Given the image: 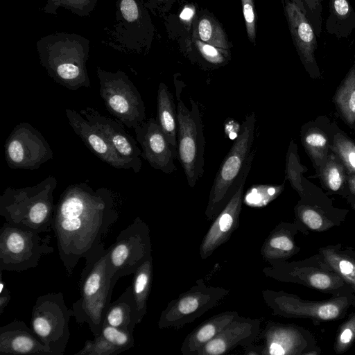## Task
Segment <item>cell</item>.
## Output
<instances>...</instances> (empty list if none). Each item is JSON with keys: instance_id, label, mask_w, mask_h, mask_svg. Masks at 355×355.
<instances>
[{"instance_id": "6da1fadb", "label": "cell", "mask_w": 355, "mask_h": 355, "mask_svg": "<svg viewBox=\"0 0 355 355\" xmlns=\"http://www.w3.org/2000/svg\"><path fill=\"white\" fill-rule=\"evenodd\" d=\"M118 218L112 193L87 183L69 185L55 205L52 230L58 254L70 276L81 258L101 242Z\"/></svg>"}, {"instance_id": "7a4b0ae2", "label": "cell", "mask_w": 355, "mask_h": 355, "mask_svg": "<svg viewBox=\"0 0 355 355\" xmlns=\"http://www.w3.org/2000/svg\"><path fill=\"white\" fill-rule=\"evenodd\" d=\"M85 259V266L78 281L80 297L72 304L73 316L80 324L87 323L96 337L101 333L114 286L104 243Z\"/></svg>"}, {"instance_id": "3957f363", "label": "cell", "mask_w": 355, "mask_h": 355, "mask_svg": "<svg viewBox=\"0 0 355 355\" xmlns=\"http://www.w3.org/2000/svg\"><path fill=\"white\" fill-rule=\"evenodd\" d=\"M57 180L49 175L34 186L8 187L0 196V215L6 222L37 233L52 230L55 205L53 193Z\"/></svg>"}, {"instance_id": "277c9868", "label": "cell", "mask_w": 355, "mask_h": 355, "mask_svg": "<svg viewBox=\"0 0 355 355\" xmlns=\"http://www.w3.org/2000/svg\"><path fill=\"white\" fill-rule=\"evenodd\" d=\"M257 116L248 114L239 135L221 162L210 189L205 216L213 220L235 193L252 152Z\"/></svg>"}, {"instance_id": "5b68a950", "label": "cell", "mask_w": 355, "mask_h": 355, "mask_svg": "<svg viewBox=\"0 0 355 355\" xmlns=\"http://www.w3.org/2000/svg\"><path fill=\"white\" fill-rule=\"evenodd\" d=\"M178 113V159L188 185L193 188L204 174L205 136L200 107L191 97V109L176 92Z\"/></svg>"}, {"instance_id": "8992f818", "label": "cell", "mask_w": 355, "mask_h": 355, "mask_svg": "<svg viewBox=\"0 0 355 355\" xmlns=\"http://www.w3.org/2000/svg\"><path fill=\"white\" fill-rule=\"evenodd\" d=\"M72 309L62 293L39 296L32 309L30 327L53 355H63L70 337L69 323Z\"/></svg>"}, {"instance_id": "52a82bcc", "label": "cell", "mask_w": 355, "mask_h": 355, "mask_svg": "<svg viewBox=\"0 0 355 355\" xmlns=\"http://www.w3.org/2000/svg\"><path fill=\"white\" fill-rule=\"evenodd\" d=\"M51 236L4 223L0 230V271L21 272L39 265L41 258L53 252Z\"/></svg>"}, {"instance_id": "ba28073f", "label": "cell", "mask_w": 355, "mask_h": 355, "mask_svg": "<svg viewBox=\"0 0 355 355\" xmlns=\"http://www.w3.org/2000/svg\"><path fill=\"white\" fill-rule=\"evenodd\" d=\"M99 94L105 109L129 128L146 120V106L141 96L129 77L121 71L116 73L98 68Z\"/></svg>"}, {"instance_id": "9c48e42d", "label": "cell", "mask_w": 355, "mask_h": 355, "mask_svg": "<svg viewBox=\"0 0 355 355\" xmlns=\"http://www.w3.org/2000/svg\"><path fill=\"white\" fill-rule=\"evenodd\" d=\"M107 262L114 286L123 277L134 274L152 257L150 229L140 218L121 230L114 243L108 248Z\"/></svg>"}, {"instance_id": "30bf717a", "label": "cell", "mask_w": 355, "mask_h": 355, "mask_svg": "<svg viewBox=\"0 0 355 355\" xmlns=\"http://www.w3.org/2000/svg\"><path fill=\"white\" fill-rule=\"evenodd\" d=\"M196 283L168 303L157 322L159 329H179L193 322L215 307L230 293L225 288L207 286L202 278Z\"/></svg>"}, {"instance_id": "8fae6325", "label": "cell", "mask_w": 355, "mask_h": 355, "mask_svg": "<svg viewBox=\"0 0 355 355\" xmlns=\"http://www.w3.org/2000/svg\"><path fill=\"white\" fill-rule=\"evenodd\" d=\"M4 154L9 168L31 171L38 169L53 156L44 137L27 122L14 127L6 141Z\"/></svg>"}, {"instance_id": "7c38bea8", "label": "cell", "mask_w": 355, "mask_h": 355, "mask_svg": "<svg viewBox=\"0 0 355 355\" xmlns=\"http://www.w3.org/2000/svg\"><path fill=\"white\" fill-rule=\"evenodd\" d=\"M256 149H253L245 167L239 184L225 207L213 220L200 245V256L204 260L225 243L239 225L243 202L245 184L252 165Z\"/></svg>"}, {"instance_id": "4fadbf2b", "label": "cell", "mask_w": 355, "mask_h": 355, "mask_svg": "<svg viewBox=\"0 0 355 355\" xmlns=\"http://www.w3.org/2000/svg\"><path fill=\"white\" fill-rule=\"evenodd\" d=\"M135 137L141 150V158L154 169L166 174L176 170L174 159L178 153L172 148L155 118L145 120L134 128Z\"/></svg>"}, {"instance_id": "5bb4252c", "label": "cell", "mask_w": 355, "mask_h": 355, "mask_svg": "<svg viewBox=\"0 0 355 355\" xmlns=\"http://www.w3.org/2000/svg\"><path fill=\"white\" fill-rule=\"evenodd\" d=\"M285 13L293 44L305 70L313 79L321 78L315 58L317 36L312 26L299 8L290 0L285 1Z\"/></svg>"}, {"instance_id": "9a60e30c", "label": "cell", "mask_w": 355, "mask_h": 355, "mask_svg": "<svg viewBox=\"0 0 355 355\" xmlns=\"http://www.w3.org/2000/svg\"><path fill=\"white\" fill-rule=\"evenodd\" d=\"M65 113L73 132L98 158L115 168L132 169L138 173L135 164L119 155L104 135L80 112L66 108Z\"/></svg>"}, {"instance_id": "2e32d148", "label": "cell", "mask_w": 355, "mask_h": 355, "mask_svg": "<svg viewBox=\"0 0 355 355\" xmlns=\"http://www.w3.org/2000/svg\"><path fill=\"white\" fill-rule=\"evenodd\" d=\"M261 323L260 318H245L238 314L214 339L202 347L197 355H223L236 347H245L258 338Z\"/></svg>"}, {"instance_id": "e0dca14e", "label": "cell", "mask_w": 355, "mask_h": 355, "mask_svg": "<svg viewBox=\"0 0 355 355\" xmlns=\"http://www.w3.org/2000/svg\"><path fill=\"white\" fill-rule=\"evenodd\" d=\"M80 113L104 135L119 155L132 162L138 173L141 171V150L137 140L125 131L122 123L89 107L80 110Z\"/></svg>"}, {"instance_id": "ac0fdd59", "label": "cell", "mask_w": 355, "mask_h": 355, "mask_svg": "<svg viewBox=\"0 0 355 355\" xmlns=\"http://www.w3.org/2000/svg\"><path fill=\"white\" fill-rule=\"evenodd\" d=\"M261 293L264 302L272 309L273 314L280 316L311 315L323 320H331L338 317L340 312L338 306L332 303L308 306L294 296L282 291L265 289Z\"/></svg>"}, {"instance_id": "d6986e66", "label": "cell", "mask_w": 355, "mask_h": 355, "mask_svg": "<svg viewBox=\"0 0 355 355\" xmlns=\"http://www.w3.org/2000/svg\"><path fill=\"white\" fill-rule=\"evenodd\" d=\"M0 354L53 355L31 328L19 320L0 328Z\"/></svg>"}, {"instance_id": "ffe728a7", "label": "cell", "mask_w": 355, "mask_h": 355, "mask_svg": "<svg viewBox=\"0 0 355 355\" xmlns=\"http://www.w3.org/2000/svg\"><path fill=\"white\" fill-rule=\"evenodd\" d=\"M327 119H317L304 124L301 129V141L318 175L331 151L330 145L335 128Z\"/></svg>"}, {"instance_id": "44dd1931", "label": "cell", "mask_w": 355, "mask_h": 355, "mask_svg": "<svg viewBox=\"0 0 355 355\" xmlns=\"http://www.w3.org/2000/svg\"><path fill=\"white\" fill-rule=\"evenodd\" d=\"M238 314L236 311H226L204 320L185 337L180 352L183 355H197L200 349L214 339Z\"/></svg>"}, {"instance_id": "7402d4cb", "label": "cell", "mask_w": 355, "mask_h": 355, "mask_svg": "<svg viewBox=\"0 0 355 355\" xmlns=\"http://www.w3.org/2000/svg\"><path fill=\"white\" fill-rule=\"evenodd\" d=\"M263 341V355H286L297 352L300 335L291 326L269 321L258 336Z\"/></svg>"}, {"instance_id": "603a6c76", "label": "cell", "mask_w": 355, "mask_h": 355, "mask_svg": "<svg viewBox=\"0 0 355 355\" xmlns=\"http://www.w3.org/2000/svg\"><path fill=\"white\" fill-rule=\"evenodd\" d=\"M140 323L131 285L128 286L119 298L110 302L104 323L134 332L135 326Z\"/></svg>"}, {"instance_id": "cb8c5ba5", "label": "cell", "mask_w": 355, "mask_h": 355, "mask_svg": "<svg viewBox=\"0 0 355 355\" xmlns=\"http://www.w3.org/2000/svg\"><path fill=\"white\" fill-rule=\"evenodd\" d=\"M157 123L173 150L178 153V113L173 96L161 83L157 96Z\"/></svg>"}, {"instance_id": "d4e9b609", "label": "cell", "mask_w": 355, "mask_h": 355, "mask_svg": "<svg viewBox=\"0 0 355 355\" xmlns=\"http://www.w3.org/2000/svg\"><path fill=\"white\" fill-rule=\"evenodd\" d=\"M288 225L281 223L273 229L263 241L261 255L264 262L270 265L282 262L295 250V244Z\"/></svg>"}, {"instance_id": "484cf974", "label": "cell", "mask_w": 355, "mask_h": 355, "mask_svg": "<svg viewBox=\"0 0 355 355\" xmlns=\"http://www.w3.org/2000/svg\"><path fill=\"white\" fill-rule=\"evenodd\" d=\"M325 29L338 39L347 38L352 35L355 29V10L350 0H329Z\"/></svg>"}, {"instance_id": "4316f807", "label": "cell", "mask_w": 355, "mask_h": 355, "mask_svg": "<svg viewBox=\"0 0 355 355\" xmlns=\"http://www.w3.org/2000/svg\"><path fill=\"white\" fill-rule=\"evenodd\" d=\"M333 101L342 119L355 130V54L354 63L338 87Z\"/></svg>"}, {"instance_id": "83f0119b", "label": "cell", "mask_w": 355, "mask_h": 355, "mask_svg": "<svg viewBox=\"0 0 355 355\" xmlns=\"http://www.w3.org/2000/svg\"><path fill=\"white\" fill-rule=\"evenodd\" d=\"M153 280V257L144 263L133 274L132 289L139 322L146 313L147 302Z\"/></svg>"}, {"instance_id": "f1b7e54d", "label": "cell", "mask_w": 355, "mask_h": 355, "mask_svg": "<svg viewBox=\"0 0 355 355\" xmlns=\"http://www.w3.org/2000/svg\"><path fill=\"white\" fill-rule=\"evenodd\" d=\"M322 185L329 191L338 192L347 187V175L344 165L331 151L324 166L317 175Z\"/></svg>"}, {"instance_id": "f546056e", "label": "cell", "mask_w": 355, "mask_h": 355, "mask_svg": "<svg viewBox=\"0 0 355 355\" xmlns=\"http://www.w3.org/2000/svg\"><path fill=\"white\" fill-rule=\"evenodd\" d=\"M330 149L344 165L347 175L355 174V142L339 128L335 130Z\"/></svg>"}, {"instance_id": "4dcf8cb0", "label": "cell", "mask_w": 355, "mask_h": 355, "mask_svg": "<svg viewBox=\"0 0 355 355\" xmlns=\"http://www.w3.org/2000/svg\"><path fill=\"white\" fill-rule=\"evenodd\" d=\"M284 189V182L280 185H253L243 195V202L248 206L255 208L265 207L277 198Z\"/></svg>"}, {"instance_id": "1f68e13d", "label": "cell", "mask_w": 355, "mask_h": 355, "mask_svg": "<svg viewBox=\"0 0 355 355\" xmlns=\"http://www.w3.org/2000/svg\"><path fill=\"white\" fill-rule=\"evenodd\" d=\"M197 35L205 43L220 49L227 50L229 45L225 35L218 24L211 17H202L198 24Z\"/></svg>"}, {"instance_id": "d6a6232c", "label": "cell", "mask_w": 355, "mask_h": 355, "mask_svg": "<svg viewBox=\"0 0 355 355\" xmlns=\"http://www.w3.org/2000/svg\"><path fill=\"white\" fill-rule=\"evenodd\" d=\"M306 171V168L300 163L297 146L293 141H291L286 154V180L299 193L303 191L302 174Z\"/></svg>"}, {"instance_id": "836d02e7", "label": "cell", "mask_w": 355, "mask_h": 355, "mask_svg": "<svg viewBox=\"0 0 355 355\" xmlns=\"http://www.w3.org/2000/svg\"><path fill=\"white\" fill-rule=\"evenodd\" d=\"M305 15L312 26L317 37H320L322 25L323 0H290Z\"/></svg>"}, {"instance_id": "e575fe53", "label": "cell", "mask_w": 355, "mask_h": 355, "mask_svg": "<svg viewBox=\"0 0 355 355\" xmlns=\"http://www.w3.org/2000/svg\"><path fill=\"white\" fill-rule=\"evenodd\" d=\"M100 334L122 352L135 345L133 333L128 330L103 324Z\"/></svg>"}, {"instance_id": "d590c367", "label": "cell", "mask_w": 355, "mask_h": 355, "mask_svg": "<svg viewBox=\"0 0 355 355\" xmlns=\"http://www.w3.org/2000/svg\"><path fill=\"white\" fill-rule=\"evenodd\" d=\"M121 352L120 349L99 334L93 340H87L84 347L74 355H115Z\"/></svg>"}, {"instance_id": "8d00e7d4", "label": "cell", "mask_w": 355, "mask_h": 355, "mask_svg": "<svg viewBox=\"0 0 355 355\" xmlns=\"http://www.w3.org/2000/svg\"><path fill=\"white\" fill-rule=\"evenodd\" d=\"M196 44H198V51L204 60L211 64L214 68L220 67L227 61V55L224 53L223 49H218V48L203 43V42L197 41Z\"/></svg>"}, {"instance_id": "74e56055", "label": "cell", "mask_w": 355, "mask_h": 355, "mask_svg": "<svg viewBox=\"0 0 355 355\" xmlns=\"http://www.w3.org/2000/svg\"><path fill=\"white\" fill-rule=\"evenodd\" d=\"M326 258L335 270L355 285V265L352 262L334 254L327 253Z\"/></svg>"}, {"instance_id": "f35d334b", "label": "cell", "mask_w": 355, "mask_h": 355, "mask_svg": "<svg viewBox=\"0 0 355 355\" xmlns=\"http://www.w3.org/2000/svg\"><path fill=\"white\" fill-rule=\"evenodd\" d=\"M247 33L252 42L255 40V15L253 0H241Z\"/></svg>"}, {"instance_id": "ab89813d", "label": "cell", "mask_w": 355, "mask_h": 355, "mask_svg": "<svg viewBox=\"0 0 355 355\" xmlns=\"http://www.w3.org/2000/svg\"><path fill=\"white\" fill-rule=\"evenodd\" d=\"M298 215L302 222L312 230H318L322 225L321 216L315 210L308 208L297 209Z\"/></svg>"}, {"instance_id": "60d3db41", "label": "cell", "mask_w": 355, "mask_h": 355, "mask_svg": "<svg viewBox=\"0 0 355 355\" xmlns=\"http://www.w3.org/2000/svg\"><path fill=\"white\" fill-rule=\"evenodd\" d=\"M121 10L128 21H132L138 16V8L134 0H122Z\"/></svg>"}, {"instance_id": "b9f144b4", "label": "cell", "mask_w": 355, "mask_h": 355, "mask_svg": "<svg viewBox=\"0 0 355 355\" xmlns=\"http://www.w3.org/2000/svg\"><path fill=\"white\" fill-rule=\"evenodd\" d=\"M309 282L314 288L325 289L330 286L331 282L330 277L322 273H315L309 277Z\"/></svg>"}, {"instance_id": "7bdbcfd3", "label": "cell", "mask_w": 355, "mask_h": 355, "mask_svg": "<svg viewBox=\"0 0 355 355\" xmlns=\"http://www.w3.org/2000/svg\"><path fill=\"white\" fill-rule=\"evenodd\" d=\"M355 336V318L343 330L339 337L340 345L345 346L349 343Z\"/></svg>"}, {"instance_id": "ee69618b", "label": "cell", "mask_w": 355, "mask_h": 355, "mask_svg": "<svg viewBox=\"0 0 355 355\" xmlns=\"http://www.w3.org/2000/svg\"><path fill=\"white\" fill-rule=\"evenodd\" d=\"M243 354L245 355H263V345H254L253 343L243 347Z\"/></svg>"}, {"instance_id": "f6af8a7d", "label": "cell", "mask_w": 355, "mask_h": 355, "mask_svg": "<svg viewBox=\"0 0 355 355\" xmlns=\"http://www.w3.org/2000/svg\"><path fill=\"white\" fill-rule=\"evenodd\" d=\"M11 300V295L8 289L6 288L0 293V314H1L5 308Z\"/></svg>"}, {"instance_id": "bcb514c9", "label": "cell", "mask_w": 355, "mask_h": 355, "mask_svg": "<svg viewBox=\"0 0 355 355\" xmlns=\"http://www.w3.org/2000/svg\"><path fill=\"white\" fill-rule=\"evenodd\" d=\"M347 182L349 193L355 196V174L347 175Z\"/></svg>"}, {"instance_id": "7dc6e473", "label": "cell", "mask_w": 355, "mask_h": 355, "mask_svg": "<svg viewBox=\"0 0 355 355\" xmlns=\"http://www.w3.org/2000/svg\"><path fill=\"white\" fill-rule=\"evenodd\" d=\"M192 14L193 11L190 8H186L182 12L180 17L184 19H188L192 16Z\"/></svg>"}]
</instances>
